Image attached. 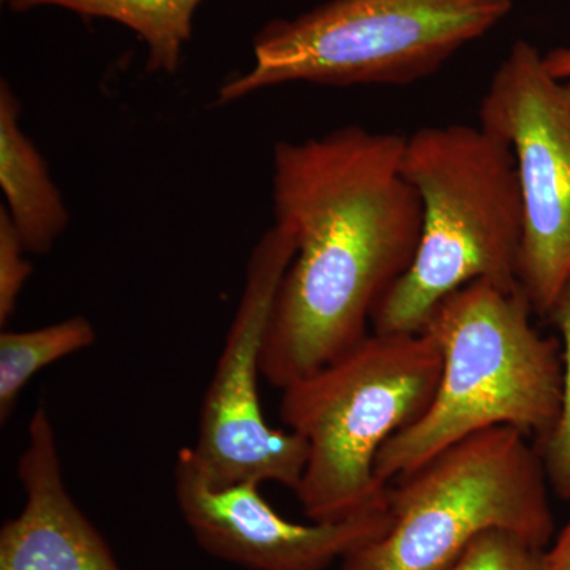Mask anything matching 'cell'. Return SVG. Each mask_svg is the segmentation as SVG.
<instances>
[{"label":"cell","instance_id":"4","mask_svg":"<svg viewBox=\"0 0 570 570\" xmlns=\"http://www.w3.org/2000/svg\"><path fill=\"white\" fill-rule=\"evenodd\" d=\"M441 352L428 333H371L335 362L283 389L281 419L305 439L295 494L311 521H340L387 502L382 445L433 403Z\"/></svg>","mask_w":570,"mask_h":570},{"label":"cell","instance_id":"14","mask_svg":"<svg viewBox=\"0 0 570 570\" xmlns=\"http://www.w3.org/2000/svg\"><path fill=\"white\" fill-rule=\"evenodd\" d=\"M547 318L557 326L561 336L562 397L557 423L534 445L546 466L551 490L558 498L570 499V279Z\"/></svg>","mask_w":570,"mask_h":570},{"label":"cell","instance_id":"13","mask_svg":"<svg viewBox=\"0 0 570 570\" xmlns=\"http://www.w3.org/2000/svg\"><path fill=\"white\" fill-rule=\"evenodd\" d=\"M97 332L85 316H73L29 332L0 333V422L13 414L22 390L43 367L96 344Z\"/></svg>","mask_w":570,"mask_h":570},{"label":"cell","instance_id":"9","mask_svg":"<svg viewBox=\"0 0 570 570\" xmlns=\"http://www.w3.org/2000/svg\"><path fill=\"white\" fill-rule=\"evenodd\" d=\"M174 489L198 546L217 560L249 570H326L390 527L387 502L340 521L295 523L266 502L257 483L213 485L190 448L176 456Z\"/></svg>","mask_w":570,"mask_h":570},{"label":"cell","instance_id":"10","mask_svg":"<svg viewBox=\"0 0 570 570\" xmlns=\"http://www.w3.org/2000/svg\"><path fill=\"white\" fill-rule=\"evenodd\" d=\"M17 474L26 501L0 530V570H122L67 490L58 439L43 404L29 422Z\"/></svg>","mask_w":570,"mask_h":570},{"label":"cell","instance_id":"8","mask_svg":"<svg viewBox=\"0 0 570 570\" xmlns=\"http://www.w3.org/2000/svg\"><path fill=\"white\" fill-rule=\"evenodd\" d=\"M295 249L294 235L273 225L247 261L242 299L206 390L197 441L190 448L213 485L275 482L295 490L302 479L305 439L269 426L258 393L266 325Z\"/></svg>","mask_w":570,"mask_h":570},{"label":"cell","instance_id":"7","mask_svg":"<svg viewBox=\"0 0 570 570\" xmlns=\"http://www.w3.org/2000/svg\"><path fill=\"white\" fill-rule=\"evenodd\" d=\"M480 126L509 142L523 202L519 284L547 318L570 279V96L543 56L517 41L491 78Z\"/></svg>","mask_w":570,"mask_h":570},{"label":"cell","instance_id":"16","mask_svg":"<svg viewBox=\"0 0 570 570\" xmlns=\"http://www.w3.org/2000/svg\"><path fill=\"white\" fill-rule=\"evenodd\" d=\"M17 228L7 214L0 208V325L6 328L13 317L21 292L33 273L31 262L26 258Z\"/></svg>","mask_w":570,"mask_h":570},{"label":"cell","instance_id":"1","mask_svg":"<svg viewBox=\"0 0 570 570\" xmlns=\"http://www.w3.org/2000/svg\"><path fill=\"white\" fill-rule=\"evenodd\" d=\"M406 137L344 126L273 149L275 225L295 255L262 348V376L284 389L370 333L374 311L414 262L422 202L403 176Z\"/></svg>","mask_w":570,"mask_h":570},{"label":"cell","instance_id":"6","mask_svg":"<svg viewBox=\"0 0 570 570\" xmlns=\"http://www.w3.org/2000/svg\"><path fill=\"white\" fill-rule=\"evenodd\" d=\"M549 487L530 436L510 426L480 431L390 482L387 532L348 553L341 570H449L494 528L547 550Z\"/></svg>","mask_w":570,"mask_h":570},{"label":"cell","instance_id":"12","mask_svg":"<svg viewBox=\"0 0 570 570\" xmlns=\"http://www.w3.org/2000/svg\"><path fill=\"white\" fill-rule=\"evenodd\" d=\"M11 10L59 7L82 17L104 18L126 26L148 47V70L171 75L193 36L202 0H6Z\"/></svg>","mask_w":570,"mask_h":570},{"label":"cell","instance_id":"5","mask_svg":"<svg viewBox=\"0 0 570 570\" xmlns=\"http://www.w3.org/2000/svg\"><path fill=\"white\" fill-rule=\"evenodd\" d=\"M512 11V0H326L268 22L254 66L220 86L217 102L285 85L407 86L441 70Z\"/></svg>","mask_w":570,"mask_h":570},{"label":"cell","instance_id":"3","mask_svg":"<svg viewBox=\"0 0 570 570\" xmlns=\"http://www.w3.org/2000/svg\"><path fill=\"white\" fill-rule=\"evenodd\" d=\"M523 292L474 281L439 303L422 332L441 352L433 403L417 422L389 439L376 456L389 485L442 450L494 426L546 438L560 415L561 343L542 336Z\"/></svg>","mask_w":570,"mask_h":570},{"label":"cell","instance_id":"2","mask_svg":"<svg viewBox=\"0 0 570 570\" xmlns=\"http://www.w3.org/2000/svg\"><path fill=\"white\" fill-rule=\"evenodd\" d=\"M401 170L422 202V232L373 332L422 333L439 303L474 281L520 291L523 202L509 142L482 126L422 127L406 137Z\"/></svg>","mask_w":570,"mask_h":570},{"label":"cell","instance_id":"11","mask_svg":"<svg viewBox=\"0 0 570 570\" xmlns=\"http://www.w3.org/2000/svg\"><path fill=\"white\" fill-rule=\"evenodd\" d=\"M21 105L9 81L0 82V187L2 208L29 254L50 253L69 225L58 189L37 146L21 127Z\"/></svg>","mask_w":570,"mask_h":570},{"label":"cell","instance_id":"18","mask_svg":"<svg viewBox=\"0 0 570 570\" xmlns=\"http://www.w3.org/2000/svg\"><path fill=\"white\" fill-rule=\"evenodd\" d=\"M547 562L550 570H570V520L558 534L553 547L547 550Z\"/></svg>","mask_w":570,"mask_h":570},{"label":"cell","instance_id":"17","mask_svg":"<svg viewBox=\"0 0 570 570\" xmlns=\"http://www.w3.org/2000/svg\"><path fill=\"white\" fill-rule=\"evenodd\" d=\"M543 63L551 77L564 85L570 96V47L554 48L543 55Z\"/></svg>","mask_w":570,"mask_h":570},{"label":"cell","instance_id":"15","mask_svg":"<svg viewBox=\"0 0 570 570\" xmlns=\"http://www.w3.org/2000/svg\"><path fill=\"white\" fill-rule=\"evenodd\" d=\"M449 570H550L547 550L508 530H489L469 543Z\"/></svg>","mask_w":570,"mask_h":570}]
</instances>
